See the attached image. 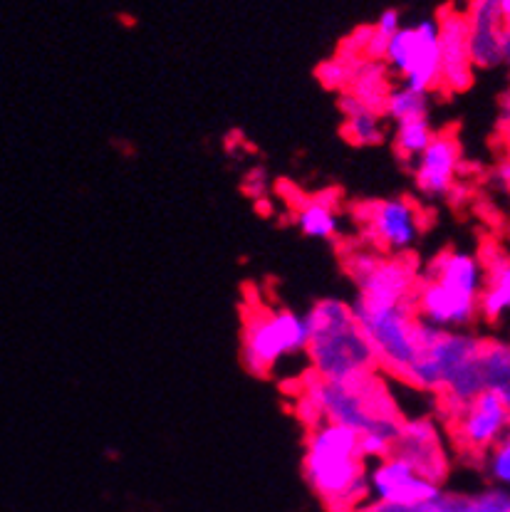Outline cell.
I'll list each match as a JSON object with an SVG mask.
<instances>
[{
	"label": "cell",
	"instance_id": "6da1fadb",
	"mask_svg": "<svg viewBox=\"0 0 510 512\" xmlns=\"http://www.w3.org/2000/svg\"><path fill=\"white\" fill-rule=\"evenodd\" d=\"M298 414L307 428L320 423H340L362 433L367 461L392 456L402 414L379 374L350 381H327L312 374L303 386Z\"/></svg>",
	"mask_w": 510,
	"mask_h": 512
},
{
	"label": "cell",
	"instance_id": "7a4b0ae2",
	"mask_svg": "<svg viewBox=\"0 0 510 512\" xmlns=\"http://www.w3.org/2000/svg\"><path fill=\"white\" fill-rule=\"evenodd\" d=\"M310 317L307 362L312 374L327 381H350L379 372L372 342L359 325L352 302L340 297L317 300Z\"/></svg>",
	"mask_w": 510,
	"mask_h": 512
},
{
	"label": "cell",
	"instance_id": "3957f363",
	"mask_svg": "<svg viewBox=\"0 0 510 512\" xmlns=\"http://www.w3.org/2000/svg\"><path fill=\"white\" fill-rule=\"evenodd\" d=\"M305 473L310 488L332 508H352L369 498L362 433L340 423L307 428Z\"/></svg>",
	"mask_w": 510,
	"mask_h": 512
},
{
	"label": "cell",
	"instance_id": "277c9868",
	"mask_svg": "<svg viewBox=\"0 0 510 512\" xmlns=\"http://www.w3.org/2000/svg\"><path fill=\"white\" fill-rule=\"evenodd\" d=\"M310 347V317L290 307H260L243 325V362L248 372L270 376L280 364Z\"/></svg>",
	"mask_w": 510,
	"mask_h": 512
},
{
	"label": "cell",
	"instance_id": "5b68a950",
	"mask_svg": "<svg viewBox=\"0 0 510 512\" xmlns=\"http://www.w3.org/2000/svg\"><path fill=\"white\" fill-rule=\"evenodd\" d=\"M355 315L372 342L379 369L394 379L407 381L416 362L424 322L416 315L414 302L404 305H355Z\"/></svg>",
	"mask_w": 510,
	"mask_h": 512
},
{
	"label": "cell",
	"instance_id": "8992f818",
	"mask_svg": "<svg viewBox=\"0 0 510 512\" xmlns=\"http://www.w3.org/2000/svg\"><path fill=\"white\" fill-rule=\"evenodd\" d=\"M382 62L411 90L429 94L441 87V23L429 18L402 28L389 40Z\"/></svg>",
	"mask_w": 510,
	"mask_h": 512
},
{
	"label": "cell",
	"instance_id": "52a82bcc",
	"mask_svg": "<svg viewBox=\"0 0 510 512\" xmlns=\"http://www.w3.org/2000/svg\"><path fill=\"white\" fill-rule=\"evenodd\" d=\"M359 223L369 248L384 255H407L424 231L419 206L404 196L364 203L359 208Z\"/></svg>",
	"mask_w": 510,
	"mask_h": 512
},
{
	"label": "cell",
	"instance_id": "ba28073f",
	"mask_svg": "<svg viewBox=\"0 0 510 512\" xmlns=\"http://www.w3.org/2000/svg\"><path fill=\"white\" fill-rule=\"evenodd\" d=\"M367 485L369 498L389 508H421V505H431L441 495V483L421 475L397 453L374 461Z\"/></svg>",
	"mask_w": 510,
	"mask_h": 512
},
{
	"label": "cell",
	"instance_id": "9c48e42d",
	"mask_svg": "<svg viewBox=\"0 0 510 512\" xmlns=\"http://www.w3.org/2000/svg\"><path fill=\"white\" fill-rule=\"evenodd\" d=\"M510 431V406L496 391L486 389L451 419L456 443L468 453L486 456Z\"/></svg>",
	"mask_w": 510,
	"mask_h": 512
},
{
	"label": "cell",
	"instance_id": "30bf717a",
	"mask_svg": "<svg viewBox=\"0 0 510 512\" xmlns=\"http://www.w3.org/2000/svg\"><path fill=\"white\" fill-rule=\"evenodd\" d=\"M414 305L421 322L439 329H466L481 317V300L429 278H419Z\"/></svg>",
	"mask_w": 510,
	"mask_h": 512
},
{
	"label": "cell",
	"instance_id": "8fae6325",
	"mask_svg": "<svg viewBox=\"0 0 510 512\" xmlns=\"http://www.w3.org/2000/svg\"><path fill=\"white\" fill-rule=\"evenodd\" d=\"M461 171V146L451 134H436L429 149L411 164L414 184L424 196H451Z\"/></svg>",
	"mask_w": 510,
	"mask_h": 512
},
{
	"label": "cell",
	"instance_id": "7c38bea8",
	"mask_svg": "<svg viewBox=\"0 0 510 512\" xmlns=\"http://www.w3.org/2000/svg\"><path fill=\"white\" fill-rule=\"evenodd\" d=\"M409 461L411 466L419 470L426 478L441 483L446 475V456L444 443H441V433L436 423L426 416H416V419H404L399 426L397 443L394 451Z\"/></svg>",
	"mask_w": 510,
	"mask_h": 512
},
{
	"label": "cell",
	"instance_id": "4fadbf2b",
	"mask_svg": "<svg viewBox=\"0 0 510 512\" xmlns=\"http://www.w3.org/2000/svg\"><path fill=\"white\" fill-rule=\"evenodd\" d=\"M466 25L473 65L481 70L503 65V33L508 20L503 15L501 0H473Z\"/></svg>",
	"mask_w": 510,
	"mask_h": 512
},
{
	"label": "cell",
	"instance_id": "5bb4252c",
	"mask_svg": "<svg viewBox=\"0 0 510 512\" xmlns=\"http://www.w3.org/2000/svg\"><path fill=\"white\" fill-rule=\"evenodd\" d=\"M421 278L436 280L441 285L451 287V290L461 292V295L481 300L483 290H486V263L476 253L446 248L426 263Z\"/></svg>",
	"mask_w": 510,
	"mask_h": 512
},
{
	"label": "cell",
	"instance_id": "9a60e30c",
	"mask_svg": "<svg viewBox=\"0 0 510 512\" xmlns=\"http://www.w3.org/2000/svg\"><path fill=\"white\" fill-rule=\"evenodd\" d=\"M473 57L468 45V25L461 15L441 20V87L461 92L473 80Z\"/></svg>",
	"mask_w": 510,
	"mask_h": 512
},
{
	"label": "cell",
	"instance_id": "2e32d148",
	"mask_svg": "<svg viewBox=\"0 0 510 512\" xmlns=\"http://www.w3.org/2000/svg\"><path fill=\"white\" fill-rule=\"evenodd\" d=\"M486 263V290L481 295V317L488 325L510 322V255L491 250L481 255Z\"/></svg>",
	"mask_w": 510,
	"mask_h": 512
},
{
	"label": "cell",
	"instance_id": "e0dca14e",
	"mask_svg": "<svg viewBox=\"0 0 510 512\" xmlns=\"http://www.w3.org/2000/svg\"><path fill=\"white\" fill-rule=\"evenodd\" d=\"M340 109L345 114V137L357 146H374L384 139V124L377 107L362 102L352 92L342 94Z\"/></svg>",
	"mask_w": 510,
	"mask_h": 512
},
{
	"label": "cell",
	"instance_id": "ac0fdd59",
	"mask_svg": "<svg viewBox=\"0 0 510 512\" xmlns=\"http://www.w3.org/2000/svg\"><path fill=\"white\" fill-rule=\"evenodd\" d=\"M295 223L307 238L332 240L340 233V213L325 198H310L295 213Z\"/></svg>",
	"mask_w": 510,
	"mask_h": 512
},
{
	"label": "cell",
	"instance_id": "d6986e66",
	"mask_svg": "<svg viewBox=\"0 0 510 512\" xmlns=\"http://www.w3.org/2000/svg\"><path fill=\"white\" fill-rule=\"evenodd\" d=\"M436 139L434 127H431L429 117L409 119V122L394 124V149L402 156L404 161L414 164L426 149H429L431 141Z\"/></svg>",
	"mask_w": 510,
	"mask_h": 512
},
{
	"label": "cell",
	"instance_id": "ffe728a7",
	"mask_svg": "<svg viewBox=\"0 0 510 512\" xmlns=\"http://www.w3.org/2000/svg\"><path fill=\"white\" fill-rule=\"evenodd\" d=\"M382 114L387 119H392L394 124L429 117V94L416 92L404 85L397 87V90H389L387 99H384L382 104Z\"/></svg>",
	"mask_w": 510,
	"mask_h": 512
},
{
	"label": "cell",
	"instance_id": "44dd1931",
	"mask_svg": "<svg viewBox=\"0 0 510 512\" xmlns=\"http://www.w3.org/2000/svg\"><path fill=\"white\" fill-rule=\"evenodd\" d=\"M483 461H486V470L488 475H491L493 483L510 488V431L493 451H488L486 456H483Z\"/></svg>",
	"mask_w": 510,
	"mask_h": 512
},
{
	"label": "cell",
	"instance_id": "7402d4cb",
	"mask_svg": "<svg viewBox=\"0 0 510 512\" xmlns=\"http://www.w3.org/2000/svg\"><path fill=\"white\" fill-rule=\"evenodd\" d=\"M320 77H322V82H325V85L342 87L347 80H350V70H347V67H342V65H337V62H332V65H322Z\"/></svg>",
	"mask_w": 510,
	"mask_h": 512
},
{
	"label": "cell",
	"instance_id": "603a6c76",
	"mask_svg": "<svg viewBox=\"0 0 510 512\" xmlns=\"http://www.w3.org/2000/svg\"><path fill=\"white\" fill-rule=\"evenodd\" d=\"M501 8H503V15H506V20H510V0H501Z\"/></svg>",
	"mask_w": 510,
	"mask_h": 512
},
{
	"label": "cell",
	"instance_id": "cb8c5ba5",
	"mask_svg": "<svg viewBox=\"0 0 510 512\" xmlns=\"http://www.w3.org/2000/svg\"><path fill=\"white\" fill-rule=\"evenodd\" d=\"M508 137H510V117H508Z\"/></svg>",
	"mask_w": 510,
	"mask_h": 512
}]
</instances>
